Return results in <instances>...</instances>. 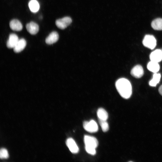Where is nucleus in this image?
Wrapping results in <instances>:
<instances>
[{
	"mask_svg": "<svg viewBox=\"0 0 162 162\" xmlns=\"http://www.w3.org/2000/svg\"><path fill=\"white\" fill-rule=\"evenodd\" d=\"M116 86L122 98L125 99L130 98L132 94V87L129 80L124 78L119 79L116 81Z\"/></svg>",
	"mask_w": 162,
	"mask_h": 162,
	"instance_id": "nucleus-1",
	"label": "nucleus"
},
{
	"mask_svg": "<svg viewBox=\"0 0 162 162\" xmlns=\"http://www.w3.org/2000/svg\"><path fill=\"white\" fill-rule=\"evenodd\" d=\"M156 40L154 37L151 35H146L142 40V44L145 47L151 50L153 49L156 46Z\"/></svg>",
	"mask_w": 162,
	"mask_h": 162,
	"instance_id": "nucleus-2",
	"label": "nucleus"
},
{
	"mask_svg": "<svg viewBox=\"0 0 162 162\" xmlns=\"http://www.w3.org/2000/svg\"><path fill=\"white\" fill-rule=\"evenodd\" d=\"M84 129L90 133H95L98 130V127L96 122L93 120L90 121H85L83 123Z\"/></svg>",
	"mask_w": 162,
	"mask_h": 162,
	"instance_id": "nucleus-3",
	"label": "nucleus"
},
{
	"mask_svg": "<svg viewBox=\"0 0 162 162\" xmlns=\"http://www.w3.org/2000/svg\"><path fill=\"white\" fill-rule=\"evenodd\" d=\"M72 21L71 18L66 16L56 20V24L59 28L63 29L68 26L71 23Z\"/></svg>",
	"mask_w": 162,
	"mask_h": 162,
	"instance_id": "nucleus-4",
	"label": "nucleus"
},
{
	"mask_svg": "<svg viewBox=\"0 0 162 162\" xmlns=\"http://www.w3.org/2000/svg\"><path fill=\"white\" fill-rule=\"evenodd\" d=\"M84 142L85 146L96 148L98 145V141L96 138L92 136L85 135Z\"/></svg>",
	"mask_w": 162,
	"mask_h": 162,
	"instance_id": "nucleus-5",
	"label": "nucleus"
},
{
	"mask_svg": "<svg viewBox=\"0 0 162 162\" xmlns=\"http://www.w3.org/2000/svg\"><path fill=\"white\" fill-rule=\"evenodd\" d=\"M131 75L136 78L141 77L144 74L143 68L140 65H137L134 66L130 71Z\"/></svg>",
	"mask_w": 162,
	"mask_h": 162,
	"instance_id": "nucleus-6",
	"label": "nucleus"
},
{
	"mask_svg": "<svg viewBox=\"0 0 162 162\" xmlns=\"http://www.w3.org/2000/svg\"><path fill=\"white\" fill-rule=\"evenodd\" d=\"M150 60L158 63L162 60V50L157 49L151 53L149 56Z\"/></svg>",
	"mask_w": 162,
	"mask_h": 162,
	"instance_id": "nucleus-7",
	"label": "nucleus"
},
{
	"mask_svg": "<svg viewBox=\"0 0 162 162\" xmlns=\"http://www.w3.org/2000/svg\"><path fill=\"white\" fill-rule=\"evenodd\" d=\"M66 144L70 151L73 153H77L79 151V148L74 140L69 138L66 140Z\"/></svg>",
	"mask_w": 162,
	"mask_h": 162,
	"instance_id": "nucleus-8",
	"label": "nucleus"
},
{
	"mask_svg": "<svg viewBox=\"0 0 162 162\" xmlns=\"http://www.w3.org/2000/svg\"><path fill=\"white\" fill-rule=\"evenodd\" d=\"M19 40L18 37L16 34L13 33L10 34L7 42V47L10 49L14 48Z\"/></svg>",
	"mask_w": 162,
	"mask_h": 162,
	"instance_id": "nucleus-9",
	"label": "nucleus"
},
{
	"mask_svg": "<svg viewBox=\"0 0 162 162\" xmlns=\"http://www.w3.org/2000/svg\"><path fill=\"white\" fill-rule=\"evenodd\" d=\"M26 28L28 32L32 35L36 34L39 30L38 25L33 22L27 23L26 26Z\"/></svg>",
	"mask_w": 162,
	"mask_h": 162,
	"instance_id": "nucleus-10",
	"label": "nucleus"
},
{
	"mask_svg": "<svg viewBox=\"0 0 162 162\" xmlns=\"http://www.w3.org/2000/svg\"><path fill=\"white\" fill-rule=\"evenodd\" d=\"M59 38L58 33L55 31L51 32L47 37L45 40L46 44L49 45L52 44L56 42Z\"/></svg>",
	"mask_w": 162,
	"mask_h": 162,
	"instance_id": "nucleus-11",
	"label": "nucleus"
},
{
	"mask_svg": "<svg viewBox=\"0 0 162 162\" xmlns=\"http://www.w3.org/2000/svg\"><path fill=\"white\" fill-rule=\"evenodd\" d=\"M26 42L25 39L21 38L19 39L16 44L14 48V51L16 53L21 52L25 47Z\"/></svg>",
	"mask_w": 162,
	"mask_h": 162,
	"instance_id": "nucleus-12",
	"label": "nucleus"
},
{
	"mask_svg": "<svg viewBox=\"0 0 162 162\" xmlns=\"http://www.w3.org/2000/svg\"><path fill=\"white\" fill-rule=\"evenodd\" d=\"M9 26L11 29L14 31H20L22 28L21 22L17 19L12 20L10 22Z\"/></svg>",
	"mask_w": 162,
	"mask_h": 162,
	"instance_id": "nucleus-13",
	"label": "nucleus"
},
{
	"mask_svg": "<svg viewBox=\"0 0 162 162\" xmlns=\"http://www.w3.org/2000/svg\"><path fill=\"white\" fill-rule=\"evenodd\" d=\"M148 69L154 73H156L160 70V66L158 63L151 61L147 65Z\"/></svg>",
	"mask_w": 162,
	"mask_h": 162,
	"instance_id": "nucleus-14",
	"label": "nucleus"
},
{
	"mask_svg": "<svg viewBox=\"0 0 162 162\" xmlns=\"http://www.w3.org/2000/svg\"><path fill=\"white\" fill-rule=\"evenodd\" d=\"M28 5L31 11L33 13L37 12L39 9V4L37 0H31Z\"/></svg>",
	"mask_w": 162,
	"mask_h": 162,
	"instance_id": "nucleus-15",
	"label": "nucleus"
},
{
	"mask_svg": "<svg viewBox=\"0 0 162 162\" xmlns=\"http://www.w3.org/2000/svg\"><path fill=\"white\" fill-rule=\"evenodd\" d=\"M151 26L154 30H162V19L157 18L154 20L152 22Z\"/></svg>",
	"mask_w": 162,
	"mask_h": 162,
	"instance_id": "nucleus-16",
	"label": "nucleus"
},
{
	"mask_svg": "<svg viewBox=\"0 0 162 162\" xmlns=\"http://www.w3.org/2000/svg\"><path fill=\"white\" fill-rule=\"evenodd\" d=\"M97 115L99 119L102 120H106L108 117V114L107 112L102 108L98 109Z\"/></svg>",
	"mask_w": 162,
	"mask_h": 162,
	"instance_id": "nucleus-17",
	"label": "nucleus"
},
{
	"mask_svg": "<svg viewBox=\"0 0 162 162\" xmlns=\"http://www.w3.org/2000/svg\"><path fill=\"white\" fill-rule=\"evenodd\" d=\"M160 74L154 73L152 79L149 82V85L152 87L155 86L158 83L161 78Z\"/></svg>",
	"mask_w": 162,
	"mask_h": 162,
	"instance_id": "nucleus-18",
	"label": "nucleus"
},
{
	"mask_svg": "<svg viewBox=\"0 0 162 162\" xmlns=\"http://www.w3.org/2000/svg\"><path fill=\"white\" fill-rule=\"evenodd\" d=\"M99 122L103 131L104 132L107 131L109 130V126L106 120L99 119Z\"/></svg>",
	"mask_w": 162,
	"mask_h": 162,
	"instance_id": "nucleus-19",
	"label": "nucleus"
},
{
	"mask_svg": "<svg viewBox=\"0 0 162 162\" xmlns=\"http://www.w3.org/2000/svg\"><path fill=\"white\" fill-rule=\"evenodd\" d=\"M9 156L8 152L4 148H2L0 151V158L1 159H6Z\"/></svg>",
	"mask_w": 162,
	"mask_h": 162,
	"instance_id": "nucleus-20",
	"label": "nucleus"
},
{
	"mask_svg": "<svg viewBox=\"0 0 162 162\" xmlns=\"http://www.w3.org/2000/svg\"><path fill=\"white\" fill-rule=\"evenodd\" d=\"M85 148L86 151L88 154L92 155H94L96 154L95 148L87 146H85Z\"/></svg>",
	"mask_w": 162,
	"mask_h": 162,
	"instance_id": "nucleus-21",
	"label": "nucleus"
},
{
	"mask_svg": "<svg viewBox=\"0 0 162 162\" xmlns=\"http://www.w3.org/2000/svg\"><path fill=\"white\" fill-rule=\"evenodd\" d=\"M158 91L160 94L162 96V85L159 87Z\"/></svg>",
	"mask_w": 162,
	"mask_h": 162,
	"instance_id": "nucleus-22",
	"label": "nucleus"
}]
</instances>
